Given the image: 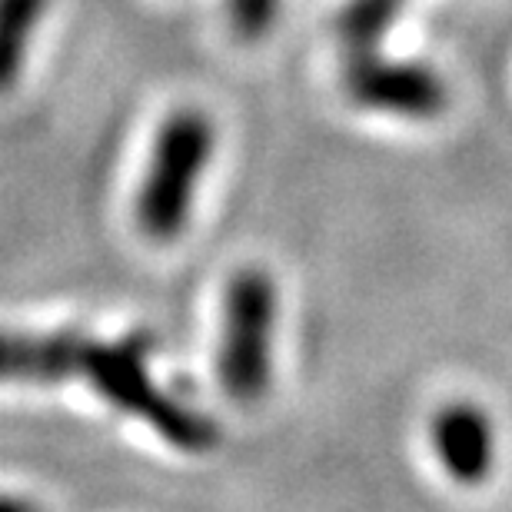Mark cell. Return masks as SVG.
I'll return each instance as SVG.
<instances>
[{
  "label": "cell",
  "instance_id": "3957f363",
  "mask_svg": "<svg viewBox=\"0 0 512 512\" xmlns=\"http://www.w3.org/2000/svg\"><path fill=\"white\" fill-rule=\"evenodd\" d=\"M276 283L263 270H240L227 286L220 383L237 403H256L273 373Z\"/></svg>",
  "mask_w": 512,
  "mask_h": 512
},
{
  "label": "cell",
  "instance_id": "52a82bcc",
  "mask_svg": "<svg viewBox=\"0 0 512 512\" xmlns=\"http://www.w3.org/2000/svg\"><path fill=\"white\" fill-rule=\"evenodd\" d=\"M50 0H0V94L14 90Z\"/></svg>",
  "mask_w": 512,
  "mask_h": 512
},
{
  "label": "cell",
  "instance_id": "6da1fadb",
  "mask_svg": "<svg viewBox=\"0 0 512 512\" xmlns=\"http://www.w3.org/2000/svg\"><path fill=\"white\" fill-rule=\"evenodd\" d=\"M153 340L147 333H130L117 343L94 340L87 350L84 380L97 389L107 403L124 409L130 416H140L157 433L187 453H207L220 443L217 426L197 409L177 403L167 393L153 386L147 373Z\"/></svg>",
  "mask_w": 512,
  "mask_h": 512
},
{
  "label": "cell",
  "instance_id": "30bf717a",
  "mask_svg": "<svg viewBox=\"0 0 512 512\" xmlns=\"http://www.w3.org/2000/svg\"><path fill=\"white\" fill-rule=\"evenodd\" d=\"M0 512H44L37 503L30 499H20V496H4L0 493Z\"/></svg>",
  "mask_w": 512,
  "mask_h": 512
},
{
  "label": "cell",
  "instance_id": "8992f818",
  "mask_svg": "<svg viewBox=\"0 0 512 512\" xmlns=\"http://www.w3.org/2000/svg\"><path fill=\"white\" fill-rule=\"evenodd\" d=\"M433 443L439 463L463 486L483 483L489 469H493V456H496L493 423L473 403H453L439 409L433 419Z\"/></svg>",
  "mask_w": 512,
  "mask_h": 512
},
{
  "label": "cell",
  "instance_id": "5b68a950",
  "mask_svg": "<svg viewBox=\"0 0 512 512\" xmlns=\"http://www.w3.org/2000/svg\"><path fill=\"white\" fill-rule=\"evenodd\" d=\"M90 336L77 330L17 333L0 330V383H64L84 380Z\"/></svg>",
  "mask_w": 512,
  "mask_h": 512
},
{
  "label": "cell",
  "instance_id": "9c48e42d",
  "mask_svg": "<svg viewBox=\"0 0 512 512\" xmlns=\"http://www.w3.org/2000/svg\"><path fill=\"white\" fill-rule=\"evenodd\" d=\"M230 27L240 40H260L280 17V0H230Z\"/></svg>",
  "mask_w": 512,
  "mask_h": 512
},
{
  "label": "cell",
  "instance_id": "277c9868",
  "mask_svg": "<svg viewBox=\"0 0 512 512\" xmlns=\"http://www.w3.org/2000/svg\"><path fill=\"white\" fill-rule=\"evenodd\" d=\"M343 87L353 104L406 120L439 117L446 107V84L436 70L409 60H386L376 50L346 57Z\"/></svg>",
  "mask_w": 512,
  "mask_h": 512
},
{
  "label": "cell",
  "instance_id": "7a4b0ae2",
  "mask_svg": "<svg viewBox=\"0 0 512 512\" xmlns=\"http://www.w3.org/2000/svg\"><path fill=\"white\" fill-rule=\"evenodd\" d=\"M210 153L213 124L197 110H177L160 127L137 200V223L150 240H173L187 227Z\"/></svg>",
  "mask_w": 512,
  "mask_h": 512
},
{
  "label": "cell",
  "instance_id": "ba28073f",
  "mask_svg": "<svg viewBox=\"0 0 512 512\" xmlns=\"http://www.w3.org/2000/svg\"><path fill=\"white\" fill-rule=\"evenodd\" d=\"M409 0H346L336 34L346 50V57L353 54H370L380 47L386 30L393 27V20L403 14Z\"/></svg>",
  "mask_w": 512,
  "mask_h": 512
}]
</instances>
